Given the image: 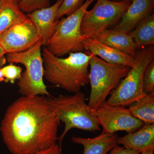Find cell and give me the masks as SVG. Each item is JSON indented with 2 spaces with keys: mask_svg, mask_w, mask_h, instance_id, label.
Here are the masks:
<instances>
[{
  "mask_svg": "<svg viewBox=\"0 0 154 154\" xmlns=\"http://www.w3.org/2000/svg\"><path fill=\"white\" fill-rule=\"evenodd\" d=\"M60 121L44 96H23L8 107L0 126L12 154H34L56 144Z\"/></svg>",
  "mask_w": 154,
  "mask_h": 154,
  "instance_id": "1",
  "label": "cell"
},
{
  "mask_svg": "<svg viewBox=\"0 0 154 154\" xmlns=\"http://www.w3.org/2000/svg\"><path fill=\"white\" fill-rule=\"evenodd\" d=\"M42 54L44 78L48 82L74 94L89 84L88 66L93 54L87 51L71 53L68 57L61 58L53 54L45 47Z\"/></svg>",
  "mask_w": 154,
  "mask_h": 154,
  "instance_id": "2",
  "label": "cell"
},
{
  "mask_svg": "<svg viewBox=\"0 0 154 154\" xmlns=\"http://www.w3.org/2000/svg\"><path fill=\"white\" fill-rule=\"evenodd\" d=\"M48 99L59 119L65 124L63 132L58 137L61 149L64 138L72 128L86 131H100L97 118L88 107L83 92L80 91L74 95H60L56 97L51 96Z\"/></svg>",
  "mask_w": 154,
  "mask_h": 154,
  "instance_id": "3",
  "label": "cell"
},
{
  "mask_svg": "<svg viewBox=\"0 0 154 154\" xmlns=\"http://www.w3.org/2000/svg\"><path fill=\"white\" fill-rule=\"evenodd\" d=\"M41 39L30 48L17 53L6 54V60L10 63H20L25 67L19 79V94L23 96L37 95L51 96L45 84L43 61L42 54Z\"/></svg>",
  "mask_w": 154,
  "mask_h": 154,
  "instance_id": "4",
  "label": "cell"
},
{
  "mask_svg": "<svg viewBox=\"0 0 154 154\" xmlns=\"http://www.w3.org/2000/svg\"><path fill=\"white\" fill-rule=\"evenodd\" d=\"M154 57L153 45L145 46L137 51L133 66L111 91L105 103L110 106L126 107L145 96L143 87L144 72Z\"/></svg>",
  "mask_w": 154,
  "mask_h": 154,
  "instance_id": "5",
  "label": "cell"
},
{
  "mask_svg": "<svg viewBox=\"0 0 154 154\" xmlns=\"http://www.w3.org/2000/svg\"><path fill=\"white\" fill-rule=\"evenodd\" d=\"M94 1L86 0L74 13L59 20L55 32L45 46L50 52L60 57L84 51L82 42L88 38L81 32V23L85 13Z\"/></svg>",
  "mask_w": 154,
  "mask_h": 154,
  "instance_id": "6",
  "label": "cell"
},
{
  "mask_svg": "<svg viewBox=\"0 0 154 154\" xmlns=\"http://www.w3.org/2000/svg\"><path fill=\"white\" fill-rule=\"evenodd\" d=\"M89 65L91 91L88 105L93 112L105 104L107 96L126 76L131 68L107 63L94 55L91 57Z\"/></svg>",
  "mask_w": 154,
  "mask_h": 154,
  "instance_id": "7",
  "label": "cell"
},
{
  "mask_svg": "<svg viewBox=\"0 0 154 154\" xmlns=\"http://www.w3.org/2000/svg\"><path fill=\"white\" fill-rule=\"evenodd\" d=\"M131 3L97 0L94 8L85 13L81 23L82 33L88 38H95L102 31L119 21Z\"/></svg>",
  "mask_w": 154,
  "mask_h": 154,
  "instance_id": "8",
  "label": "cell"
},
{
  "mask_svg": "<svg viewBox=\"0 0 154 154\" xmlns=\"http://www.w3.org/2000/svg\"><path fill=\"white\" fill-rule=\"evenodd\" d=\"M93 112L102 127L103 132L107 133L134 132L144 125L132 115L128 108L123 106H110L105 103Z\"/></svg>",
  "mask_w": 154,
  "mask_h": 154,
  "instance_id": "9",
  "label": "cell"
},
{
  "mask_svg": "<svg viewBox=\"0 0 154 154\" xmlns=\"http://www.w3.org/2000/svg\"><path fill=\"white\" fill-rule=\"evenodd\" d=\"M40 39L36 25L28 17L4 32L0 36V44L7 54L25 51Z\"/></svg>",
  "mask_w": 154,
  "mask_h": 154,
  "instance_id": "10",
  "label": "cell"
},
{
  "mask_svg": "<svg viewBox=\"0 0 154 154\" xmlns=\"http://www.w3.org/2000/svg\"><path fill=\"white\" fill-rule=\"evenodd\" d=\"M63 0H57L53 5L37 9L27 14L36 25L42 45L45 46L55 32L59 20H56L57 12Z\"/></svg>",
  "mask_w": 154,
  "mask_h": 154,
  "instance_id": "11",
  "label": "cell"
},
{
  "mask_svg": "<svg viewBox=\"0 0 154 154\" xmlns=\"http://www.w3.org/2000/svg\"><path fill=\"white\" fill-rule=\"evenodd\" d=\"M84 50L98 56L107 63L132 67L135 58L118 50L103 44L95 38H88L83 41Z\"/></svg>",
  "mask_w": 154,
  "mask_h": 154,
  "instance_id": "12",
  "label": "cell"
},
{
  "mask_svg": "<svg viewBox=\"0 0 154 154\" xmlns=\"http://www.w3.org/2000/svg\"><path fill=\"white\" fill-rule=\"evenodd\" d=\"M154 0H133L122 16L121 21L114 26V30L129 33L151 13Z\"/></svg>",
  "mask_w": 154,
  "mask_h": 154,
  "instance_id": "13",
  "label": "cell"
},
{
  "mask_svg": "<svg viewBox=\"0 0 154 154\" xmlns=\"http://www.w3.org/2000/svg\"><path fill=\"white\" fill-rule=\"evenodd\" d=\"M117 145L138 152L139 153L154 148V124H145L134 132L118 137Z\"/></svg>",
  "mask_w": 154,
  "mask_h": 154,
  "instance_id": "14",
  "label": "cell"
},
{
  "mask_svg": "<svg viewBox=\"0 0 154 154\" xmlns=\"http://www.w3.org/2000/svg\"><path fill=\"white\" fill-rule=\"evenodd\" d=\"M118 137L115 133L103 132L93 138L72 137L73 143L82 145L84 147L83 154H107L117 145Z\"/></svg>",
  "mask_w": 154,
  "mask_h": 154,
  "instance_id": "15",
  "label": "cell"
},
{
  "mask_svg": "<svg viewBox=\"0 0 154 154\" xmlns=\"http://www.w3.org/2000/svg\"><path fill=\"white\" fill-rule=\"evenodd\" d=\"M103 44L135 57L137 48L129 33L114 29H106L95 37Z\"/></svg>",
  "mask_w": 154,
  "mask_h": 154,
  "instance_id": "16",
  "label": "cell"
},
{
  "mask_svg": "<svg viewBox=\"0 0 154 154\" xmlns=\"http://www.w3.org/2000/svg\"><path fill=\"white\" fill-rule=\"evenodd\" d=\"M27 18L14 0H4L0 7V36L11 26Z\"/></svg>",
  "mask_w": 154,
  "mask_h": 154,
  "instance_id": "17",
  "label": "cell"
},
{
  "mask_svg": "<svg viewBox=\"0 0 154 154\" xmlns=\"http://www.w3.org/2000/svg\"><path fill=\"white\" fill-rule=\"evenodd\" d=\"M129 34L137 48L154 44V14L149 15Z\"/></svg>",
  "mask_w": 154,
  "mask_h": 154,
  "instance_id": "18",
  "label": "cell"
},
{
  "mask_svg": "<svg viewBox=\"0 0 154 154\" xmlns=\"http://www.w3.org/2000/svg\"><path fill=\"white\" fill-rule=\"evenodd\" d=\"M132 115L145 124H154V94L145 96L129 105Z\"/></svg>",
  "mask_w": 154,
  "mask_h": 154,
  "instance_id": "19",
  "label": "cell"
},
{
  "mask_svg": "<svg viewBox=\"0 0 154 154\" xmlns=\"http://www.w3.org/2000/svg\"><path fill=\"white\" fill-rule=\"evenodd\" d=\"M85 0H63L58 9L56 20H59L64 16H69L79 8Z\"/></svg>",
  "mask_w": 154,
  "mask_h": 154,
  "instance_id": "20",
  "label": "cell"
},
{
  "mask_svg": "<svg viewBox=\"0 0 154 154\" xmlns=\"http://www.w3.org/2000/svg\"><path fill=\"white\" fill-rule=\"evenodd\" d=\"M143 87L146 94H154V61L148 65L144 72Z\"/></svg>",
  "mask_w": 154,
  "mask_h": 154,
  "instance_id": "21",
  "label": "cell"
},
{
  "mask_svg": "<svg viewBox=\"0 0 154 154\" xmlns=\"http://www.w3.org/2000/svg\"><path fill=\"white\" fill-rule=\"evenodd\" d=\"M18 6L23 13L28 14L37 9L49 7L50 0H21Z\"/></svg>",
  "mask_w": 154,
  "mask_h": 154,
  "instance_id": "22",
  "label": "cell"
},
{
  "mask_svg": "<svg viewBox=\"0 0 154 154\" xmlns=\"http://www.w3.org/2000/svg\"><path fill=\"white\" fill-rule=\"evenodd\" d=\"M0 69L5 79V82L6 83L14 84L16 80L20 79L22 75V68L13 63H10L8 65Z\"/></svg>",
  "mask_w": 154,
  "mask_h": 154,
  "instance_id": "23",
  "label": "cell"
},
{
  "mask_svg": "<svg viewBox=\"0 0 154 154\" xmlns=\"http://www.w3.org/2000/svg\"><path fill=\"white\" fill-rule=\"evenodd\" d=\"M109 154H139L138 152L116 145L110 150Z\"/></svg>",
  "mask_w": 154,
  "mask_h": 154,
  "instance_id": "24",
  "label": "cell"
},
{
  "mask_svg": "<svg viewBox=\"0 0 154 154\" xmlns=\"http://www.w3.org/2000/svg\"><path fill=\"white\" fill-rule=\"evenodd\" d=\"M34 154H62V149L57 144L50 147L49 148L41 151Z\"/></svg>",
  "mask_w": 154,
  "mask_h": 154,
  "instance_id": "25",
  "label": "cell"
},
{
  "mask_svg": "<svg viewBox=\"0 0 154 154\" xmlns=\"http://www.w3.org/2000/svg\"><path fill=\"white\" fill-rule=\"evenodd\" d=\"M6 54V52L0 44V67L2 66L5 63L6 61H7L6 58L5 57Z\"/></svg>",
  "mask_w": 154,
  "mask_h": 154,
  "instance_id": "26",
  "label": "cell"
},
{
  "mask_svg": "<svg viewBox=\"0 0 154 154\" xmlns=\"http://www.w3.org/2000/svg\"><path fill=\"white\" fill-rule=\"evenodd\" d=\"M154 148L149 149L146 150L142 152L139 154H154Z\"/></svg>",
  "mask_w": 154,
  "mask_h": 154,
  "instance_id": "27",
  "label": "cell"
},
{
  "mask_svg": "<svg viewBox=\"0 0 154 154\" xmlns=\"http://www.w3.org/2000/svg\"><path fill=\"white\" fill-rule=\"evenodd\" d=\"M5 82V79H4L2 73L0 69V82Z\"/></svg>",
  "mask_w": 154,
  "mask_h": 154,
  "instance_id": "28",
  "label": "cell"
},
{
  "mask_svg": "<svg viewBox=\"0 0 154 154\" xmlns=\"http://www.w3.org/2000/svg\"><path fill=\"white\" fill-rule=\"evenodd\" d=\"M111 1H116V2H127L131 3L133 0H111Z\"/></svg>",
  "mask_w": 154,
  "mask_h": 154,
  "instance_id": "29",
  "label": "cell"
},
{
  "mask_svg": "<svg viewBox=\"0 0 154 154\" xmlns=\"http://www.w3.org/2000/svg\"><path fill=\"white\" fill-rule=\"evenodd\" d=\"M14 1H15L17 4H19V3L21 2V0H14Z\"/></svg>",
  "mask_w": 154,
  "mask_h": 154,
  "instance_id": "30",
  "label": "cell"
},
{
  "mask_svg": "<svg viewBox=\"0 0 154 154\" xmlns=\"http://www.w3.org/2000/svg\"><path fill=\"white\" fill-rule=\"evenodd\" d=\"M3 1H4V0H0V7H1Z\"/></svg>",
  "mask_w": 154,
  "mask_h": 154,
  "instance_id": "31",
  "label": "cell"
}]
</instances>
